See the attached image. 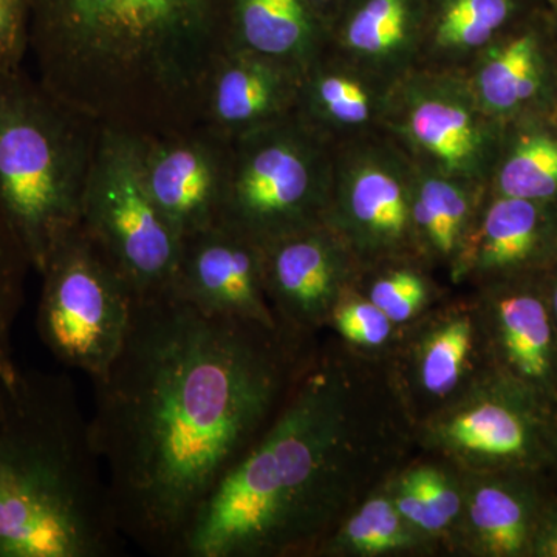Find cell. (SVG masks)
Instances as JSON below:
<instances>
[{
	"label": "cell",
	"mask_w": 557,
	"mask_h": 557,
	"mask_svg": "<svg viewBox=\"0 0 557 557\" xmlns=\"http://www.w3.org/2000/svg\"><path fill=\"white\" fill-rule=\"evenodd\" d=\"M327 327L335 330L348 346L375 355L391 351L403 329L357 287L348 289L336 304Z\"/></svg>",
	"instance_id": "obj_30"
},
{
	"label": "cell",
	"mask_w": 557,
	"mask_h": 557,
	"mask_svg": "<svg viewBox=\"0 0 557 557\" xmlns=\"http://www.w3.org/2000/svg\"><path fill=\"white\" fill-rule=\"evenodd\" d=\"M552 307L553 313H555V317L557 319V271L555 273V278H553L552 285Z\"/></svg>",
	"instance_id": "obj_35"
},
{
	"label": "cell",
	"mask_w": 557,
	"mask_h": 557,
	"mask_svg": "<svg viewBox=\"0 0 557 557\" xmlns=\"http://www.w3.org/2000/svg\"><path fill=\"white\" fill-rule=\"evenodd\" d=\"M135 143L143 183L180 239L218 225L230 139L200 123Z\"/></svg>",
	"instance_id": "obj_13"
},
{
	"label": "cell",
	"mask_w": 557,
	"mask_h": 557,
	"mask_svg": "<svg viewBox=\"0 0 557 557\" xmlns=\"http://www.w3.org/2000/svg\"><path fill=\"white\" fill-rule=\"evenodd\" d=\"M428 542L403 518L383 485L343 520L318 556L398 555L423 552Z\"/></svg>",
	"instance_id": "obj_27"
},
{
	"label": "cell",
	"mask_w": 557,
	"mask_h": 557,
	"mask_svg": "<svg viewBox=\"0 0 557 557\" xmlns=\"http://www.w3.org/2000/svg\"><path fill=\"white\" fill-rule=\"evenodd\" d=\"M230 0H30L36 78L101 127L157 137L201 123L228 49Z\"/></svg>",
	"instance_id": "obj_3"
},
{
	"label": "cell",
	"mask_w": 557,
	"mask_h": 557,
	"mask_svg": "<svg viewBox=\"0 0 557 557\" xmlns=\"http://www.w3.org/2000/svg\"><path fill=\"white\" fill-rule=\"evenodd\" d=\"M30 39V0H0V72L24 67Z\"/></svg>",
	"instance_id": "obj_32"
},
{
	"label": "cell",
	"mask_w": 557,
	"mask_h": 557,
	"mask_svg": "<svg viewBox=\"0 0 557 557\" xmlns=\"http://www.w3.org/2000/svg\"><path fill=\"white\" fill-rule=\"evenodd\" d=\"M463 73L480 106L498 123L555 116L557 46L548 7L498 36Z\"/></svg>",
	"instance_id": "obj_14"
},
{
	"label": "cell",
	"mask_w": 557,
	"mask_h": 557,
	"mask_svg": "<svg viewBox=\"0 0 557 557\" xmlns=\"http://www.w3.org/2000/svg\"><path fill=\"white\" fill-rule=\"evenodd\" d=\"M100 135L24 67L0 72V200L35 273L79 226Z\"/></svg>",
	"instance_id": "obj_5"
},
{
	"label": "cell",
	"mask_w": 557,
	"mask_h": 557,
	"mask_svg": "<svg viewBox=\"0 0 557 557\" xmlns=\"http://www.w3.org/2000/svg\"><path fill=\"white\" fill-rule=\"evenodd\" d=\"M384 132L413 160L487 188L504 124L463 72L417 67L395 84Z\"/></svg>",
	"instance_id": "obj_10"
},
{
	"label": "cell",
	"mask_w": 557,
	"mask_h": 557,
	"mask_svg": "<svg viewBox=\"0 0 557 557\" xmlns=\"http://www.w3.org/2000/svg\"><path fill=\"white\" fill-rule=\"evenodd\" d=\"M541 2L544 3V5H547V7L557 5V0H541Z\"/></svg>",
	"instance_id": "obj_37"
},
{
	"label": "cell",
	"mask_w": 557,
	"mask_h": 557,
	"mask_svg": "<svg viewBox=\"0 0 557 557\" xmlns=\"http://www.w3.org/2000/svg\"><path fill=\"white\" fill-rule=\"evenodd\" d=\"M556 249L557 203L486 194L450 282L480 287L515 278Z\"/></svg>",
	"instance_id": "obj_17"
},
{
	"label": "cell",
	"mask_w": 557,
	"mask_h": 557,
	"mask_svg": "<svg viewBox=\"0 0 557 557\" xmlns=\"http://www.w3.org/2000/svg\"><path fill=\"white\" fill-rule=\"evenodd\" d=\"M413 218L421 259L432 270L443 271L450 281L486 199L487 188L420 161L413 160Z\"/></svg>",
	"instance_id": "obj_23"
},
{
	"label": "cell",
	"mask_w": 557,
	"mask_h": 557,
	"mask_svg": "<svg viewBox=\"0 0 557 557\" xmlns=\"http://www.w3.org/2000/svg\"><path fill=\"white\" fill-rule=\"evenodd\" d=\"M485 347L474 299L431 307L401 329L387 358L416 424L461 397L485 376L480 368Z\"/></svg>",
	"instance_id": "obj_11"
},
{
	"label": "cell",
	"mask_w": 557,
	"mask_h": 557,
	"mask_svg": "<svg viewBox=\"0 0 557 557\" xmlns=\"http://www.w3.org/2000/svg\"><path fill=\"white\" fill-rule=\"evenodd\" d=\"M300 73L249 51L226 49L205 89L201 124L234 139L293 115Z\"/></svg>",
	"instance_id": "obj_19"
},
{
	"label": "cell",
	"mask_w": 557,
	"mask_h": 557,
	"mask_svg": "<svg viewBox=\"0 0 557 557\" xmlns=\"http://www.w3.org/2000/svg\"><path fill=\"white\" fill-rule=\"evenodd\" d=\"M463 482L461 539L471 552L494 557L519 556L530 542V516L523 498L486 474Z\"/></svg>",
	"instance_id": "obj_26"
},
{
	"label": "cell",
	"mask_w": 557,
	"mask_h": 557,
	"mask_svg": "<svg viewBox=\"0 0 557 557\" xmlns=\"http://www.w3.org/2000/svg\"><path fill=\"white\" fill-rule=\"evenodd\" d=\"M313 338L205 313L168 292L135 299L119 357L94 383L91 440L120 533L180 557L208 497L267 431Z\"/></svg>",
	"instance_id": "obj_1"
},
{
	"label": "cell",
	"mask_w": 557,
	"mask_h": 557,
	"mask_svg": "<svg viewBox=\"0 0 557 557\" xmlns=\"http://www.w3.org/2000/svg\"><path fill=\"white\" fill-rule=\"evenodd\" d=\"M357 288L398 327L434 307L438 287L434 270L421 259H403L362 270Z\"/></svg>",
	"instance_id": "obj_28"
},
{
	"label": "cell",
	"mask_w": 557,
	"mask_h": 557,
	"mask_svg": "<svg viewBox=\"0 0 557 557\" xmlns=\"http://www.w3.org/2000/svg\"><path fill=\"white\" fill-rule=\"evenodd\" d=\"M487 194L557 203L555 116H525L504 124Z\"/></svg>",
	"instance_id": "obj_25"
},
{
	"label": "cell",
	"mask_w": 557,
	"mask_h": 557,
	"mask_svg": "<svg viewBox=\"0 0 557 557\" xmlns=\"http://www.w3.org/2000/svg\"><path fill=\"white\" fill-rule=\"evenodd\" d=\"M42 278L35 327L64 368L100 379L129 332L135 295L81 225L54 249Z\"/></svg>",
	"instance_id": "obj_7"
},
{
	"label": "cell",
	"mask_w": 557,
	"mask_h": 557,
	"mask_svg": "<svg viewBox=\"0 0 557 557\" xmlns=\"http://www.w3.org/2000/svg\"><path fill=\"white\" fill-rule=\"evenodd\" d=\"M483 376L461 397L417 424V440L465 474L523 458L531 448V428L511 403Z\"/></svg>",
	"instance_id": "obj_16"
},
{
	"label": "cell",
	"mask_w": 557,
	"mask_h": 557,
	"mask_svg": "<svg viewBox=\"0 0 557 557\" xmlns=\"http://www.w3.org/2000/svg\"><path fill=\"white\" fill-rule=\"evenodd\" d=\"M304 2L313 11L314 16L324 24L329 33L330 24L338 16L339 10L343 9L346 0H304Z\"/></svg>",
	"instance_id": "obj_33"
},
{
	"label": "cell",
	"mask_w": 557,
	"mask_h": 557,
	"mask_svg": "<svg viewBox=\"0 0 557 557\" xmlns=\"http://www.w3.org/2000/svg\"><path fill=\"white\" fill-rule=\"evenodd\" d=\"M413 200L416 163L386 132L333 146L324 223L347 245L361 271L421 259Z\"/></svg>",
	"instance_id": "obj_9"
},
{
	"label": "cell",
	"mask_w": 557,
	"mask_h": 557,
	"mask_svg": "<svg viewBox=\"0 0 557 557\" xmlns=\"http://www.w3.org/2000/svg\"><path fill=\"white\" fill-rule=\"evenodd\" d=\"M428 0H346L329 49L397 84L420 64Z\"/></svg>",
	"instance_id": "obj_20"
},
{
	"label": "cell",
	"mask_w": 557,
	"mask_h": 557,
	"mask_svg": "<svg viewBox=\"0 0 557 557\" xmlns=\"http://www.w3.org/2000/svg\"><path fill=\"white\" fill-rule=\"evenodd\" d=\"M313 347L252 448L194 520L180 557L319 555L409 456L417 424L387 355Z\"/></svg>",
	"instance_id": "obj_2"
},
{
	"label": "cell",
	"mask_w": 557,
	"mask_h": 557,
	"mask_svg": "<svg viewBox=\"0 0 557 557\" xmlns=\"http://www.w3.org/2000/svg\"><path fill=\"white\" fill-rule=\"evenodd\" d=\"M541 0H428L418 67L465 72L498 36L541 9Z\"/></svg>",
	"instance_id": "obj_22"
},
{
	"label": "cell",
	"mask_w": 557,
	"mask_h": 557,
	"mask_svg": "<svg viewBox=\"0 0 557 557\" xmlns=\"http://www.w3.org/2000/svg\"><path fill=\"white\" fill-rule=\"evenodd\" d=\"M537 555L557 557V520L542 533L537 542Z\"/></svg>",
	"instance_id": "obj_34"
},
{
	"label": "cell",
	"mask_w": 557,
	"mask_h": 557,
	"mask_svg": "<svg viewBox=\"0 0 557 557\" xmlns=\"http://www.w3.org/2000/svg\"><path fill=\"white\" fill-rule=\"evenodd\" d=\"M549 17H552L553 33H555L557 46V5L548 7Z\"/></svg>",
	"instance_id": "obj_36"
},
{
	"label": "cell",
	"mask_w": 557,
	"mask_h": 557,
	"mask_svg": "<svg viewBox=\"0 0 557 557\" xmlns=\"http://www.w3.org/2000/svg\"><path fill=\"white\" fill-rule=\"evenodd\" d=\"M126 539L67 373L0 381V557H115Z\"/></svg>",
	"instance_id": "obj_4"
},
{
	"label": "cell",
	"mask_w": 557,
	"mask_h": 557,
	"mask_svg": "<svg viewBox=\"0 0 557 557\" xmlns=\"http://www.w3.org/2000/svg\"><path fill=\"white\" fill-rule=\"evenodd\" d=\"M327 44V28L304 0H230V49L302 73Z\"/></svg>",
	"instance_id": "obj_24"
},
{
	"label": "cell",
	"mask_w": 557,
	"mask_h": 557,
	"mask_svg": "<svg viewBox=\"0 0 557 557\" xmlns=\"http://www.w3.org/2000/svg\"><path fill=\"white\" fill-rule=\"evenodd\" d=\"M79 225L135 299L171 292L182 239L143 183L134 135L101 127Z\"/></svg>",
	"instance_id": "obj_8"
},
{
	"label": "cell",
	"mask_w": 557,
	"mask_h": 557,
	"mask_svg": "<svg viewBox=\"0 0 557 557\" xmlns=\"http://www.w3.org/2000/svg\"><path fill=\"white\" fill-rule=\"evenodd\" d=\"M555 120H556V123H557V110H556V113H555Z\"/></svg>",
	"instance_id": "obj_38"
},
{
	"label": "cell",
	"mask_w": 557,
	"mask_h": 557,
	"mask_svg": "<svg viewBox=\"0 0 557 557\" xmlns=\"http://www.w3.org/2000/svg\"><path fill=\"white\" fill-rule=\"evenodd\" d=\"M332 149L295 113L231 139L218 225L260 248L322 225L332 182Z\"/></svg>",
	"instance_id": "obj_6"
},
{
	"label": "cell",
	"mask_w": 557,
	"mask_h": 557,
	"mask_svg": "<svg viewBox=\"0 0 557 557\" xmlns=\"http://www.w3.org/2000/svg\"><path fill=\"white\" fill-rule=\"evenodd\" d=\"M478 300L483 327L505 368L523 383H547L555 358V338L544 299L511 281L480 285Z\"/></svg>",
	"instance_id": "obj_21"
},
{
	"label": "cell",
	"mask_w": 557,
	"mask_h": 557,
	"mask_svg": "<svg viewBox=\"0 0 557 557\" xmlns=\"http://www.w3.org/2000/svg\"><path fill=\"white\" fill-rule=\"evenodd\" d=\"M408 471L448 534L458 530L463 512V482L434 463L413 465Z\"/></svg>",
	"instance_id": "obj_31"
},
{
	"label": "cell",
	"mask_w": 557,
	"mask_h": 557,
	"mask_svg": "<svg viewBox=\"0 0 557 557\" xmlns=\"http://www.w3.org/2000/svg\"><path fill=\"white\" fill-rule=\"evenodd\" d=\"M395 83L325 49L300 73L295 115L335 146L386 129Z\"/></svg>",
	"instance_id": "obj_18"
},
{
	"label": "cell",
	"mask_w": 557,
	"mask_h": 557,
	"mask_svg": "<svg viewBox=\"0 0 557 557\" xmlns=\"http://www.w3.org/2000/svg\"><path fill=\"white\" fill-rule=\"evenodd\" d=\"M172 293L205 313L282 327L263 284L262 248L222 225L180 242Z\"/></svg>",
	"instance_id": "obj_15"
},
{
	"label": "cell",
	"mask_w": 557,
	"mask_h": 557,
	"mask_svg": "<svg viewBox=\"0 0 557 557\" xmlns=\"http://www.w3.org/2000/svg\"><path fill=\"white\" fill-rule=\"evenodd\" d=\"M263 284L278 324L306 338L327 327L339 299L357 287V259L325 223L262 247Z\"/></svg>",
	"instance_id": "obj_12"
},
{
	"label": "cell",
	"mask_w": 557,
	"mask_h": 557,
	"mask_svg": "<svg viewBox=\"0 0 557 557\" xmlns=\"http://www.w3.org/2000/svg\"><path fill=\"white\" fill-rule=\"evenodd\" d=\"M30 271L27 251L0 200V381L11 379L20 369L14 355V329L25 304Z\"/></svg>",
	"instance_id": "obj_29"
}]
</instances>
